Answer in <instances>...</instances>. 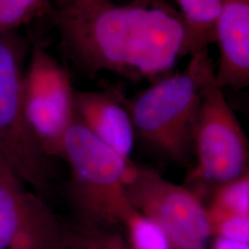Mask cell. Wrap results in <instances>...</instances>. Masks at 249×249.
Returning <instances> with one entry per match:
<instances>
[{
  "label": "cell",
  "mask_w": 249,
  "mask_h": 249,
  "mask_svg": "<svg viewBox=\"0 0 249 249\" xmlns=\"http://www.w3.org/2000/svg\"><path fill=\"white\" fill-rule=\"evenodd\" d=\"M48 14L65 53L89 76L109 71L153 82L170 74L183 56L185 29L178 10L169 4L141 8L112 3L84 11L67 2Z\"/></svg>",
  "instance_id": "obj_1"
},
{
  "label": "cell",
  "mask_w": 249,
  "mask_h": 249,
  "mask_svg": "<svg viewBox=\"0 0 249 249\" xmlns=\"http://www.w3.org/2000/svg\"><path fill=\"white\" fill-rule=\"evenodd\" d=\"M190 56L184 71L154 80L133 98L125 99L136 136L179 163H187L193 154L202 76L213 61L209 49Z\"/></svg>",
  "instance_id": "obj_2"
},
{
  "label": "cell",
  "mask_w": 249,
  "mask_h": 249,
  "mask_svg": "<svg viewBox=\"0 0 249 249\" xmlns=\"http://www.w3.org/2000/svg\"><path fill=\"white\" fill-rule=\"evenodd\" d=\"M60 157L71 168L68 194L77 223L123 225L134 209L124 190L132 160L101 142L78 116L66 134Z\"/></svg>",
  "instance_id": "obj_3"
},
{
  "label": "cell",
  "mask_w": 249,
  "mask_h": 249,
  "mask_svg": "<svg viewBox=\"0 0 249 249\" xmlns=\"http://www.w3.org/2000/svg\"><path fill=\"white\" fill-rule=\"evenodd\" d=\"M196 163L187 184L212 192L214 187L249 172V142L215 78V66L207 65L201 81L199 107L193 138Z\"/></svg>",
  "instance_id": "obj_4"
},
{
  "label": "cell",
  "mask_w": 249,
  "mask_h": 249,
  "mask_svg": "<svg viewBox=\"0 0 249 249\" xmlns=\"http://www.w3.org/2000/svg\"><path fill=\"white\" fill-rule=\"evenodd\" d=\"M25 51L16 32L0 35V158L27 187L46 198L52 188L51 158L24 116Z\"/></svg>",
  "instance_id": "obj_5"
},
{
  "label": "cell",
  "mask_w": 249,
  "mask_h": 249,
  "mask_svg": "<svg viewBox=\"0 0 249 249\" xmlns=\"http://www.w3.org/2000/svg\"><path fill=\"white\" fill-rule=\"evenodd\" d=\"M124 190L129 203L160 228L172 249H211L204 202L192 189L131 161Z\"/></svg>",
  "instance_id": "obj_6"
},
{
  "label": "cell",
  "mask_w": 249,
  "mask_h": 249,
  "mask_svg": "<svg viewBox=\"0 0 249 249\" xmlns=\"http://www.w3.org/2000/svg\"><path fill=\"white\" fill-rule=\"evenodd\" d=\"M23 111L47 156H61L64 139L77 117L75 91L69 73L41 47L34 50L25 71Z\"/></svg>",
  "instance_id": "obj_7"
},
{
  "label": "cell",
  "mask_w": 249,
  "mask_h": 249,
  "mask_svg": "<svg viewBox=\"0 0 249 249\" xmlns=\"http://www.w3.org/2000/svg\"><path fill=\"white\" fill-rule=\"evenodd\" d=\"M71 231L45 196L0 170V249H68Z\"/></svg>",
  "instance_id": "obj_8"
},
{
  "label": "cell",
  "mask_w": 249,
  "mask_h": 249,
  "mask_svg": "<svg viewBox=\"0 0 249 249\" xmlns=\"http://www.w3.org/2000/svg\"><path fill=\"white\" fill-rule=\"evenodd\" d=\"M119 88L75 91L76 114L91 133L125 160H130L136 133Z\"/></svg>",
  "instance_id": "obj_9"
},
{
  "label": "cell",
  "mask_w": 249,
  "mask_h": 249,
  "mask_svg": "<svg viewBox=\"0 0 249 249\" xmlns=\"http://www.w3.org/2000/svg\"><path fill=\"white\" fill-rule=\"evenodd\" d=\"M220 60L215 78L222 88L249 85V0H221L215 28Z\"/></svg>",
  "instance_id": "obj_10"
},
{
  "label": "cell",
  "mask_w": 249,
  "mask_h": 249,
  "mask_svg": "<svg viewBox=\"0 0 249 249\" xmlns=\"http://www.w3.org/2000/svg\"><path fill=\"white\" fill-rule=\"evenodd\" d=\"M185 29L182 55H192L215 44L221 0H174Z\"/></svg>",
  "instance_id": "obj_11"
},
{
  "label": "cell",
  "mask_w": 249,
  "mask_h": 249,
  "mask_svg": "<svg viewBox=\"0 0 249 249\" xmlns=\"http://www.w3.org/2000/svg\"><path fill=\"white\" fill-rule=\"evenodd\" d=\"M68 249H129L123 225L77 223Z\"/></svg>",
  "instance_id": "obj_12"
},
{
  "label": "cell",
  "mask_w": 249,
  "mask_h": 249,
  "mask_svg": "<svg viewBox=\"0 0 249 249\" xmlns=\"http://www.w3.org/2000/svg\"><path fill=\"white\" fill-rule=\"evenodd\" d=\"M211 193L210 203L205 205L208 217L249 215V172L214 187Z\"/></svg>",
  "instance_id": "obj_13"
},
{
  "label": "cell",
  "mask_w": 249,
  "mask_h": 249,
  "mask_svg": "<svg viewBox=\"0 0 249 249\" xmlns=\"http://www.w3.org/2000/svg\"><path fill=\"white\" fill-rule=\"evenodd\" d=\"M52 0H0V35L16 32L41 15L48 14ZM58 5L69 0H55Z\"/></svg>",
  "instance_id": "obj_14"
},
{
  "label": "cell",
  "mask_w": 249,
  "mask_h": 249,
  "mask_svg": "<svg viewBox=\"0 0 249 249\" xmlns=\"http://www.w3.org/2000/svg\"><path fill=\"white\" fill-rule=\"evenodd\" d=\"M129 249H172L160 228L133 209L123 222Z\"/></svg>",
  "instance_id": "obj_15"
},
{
  "label": "cell",
  "mask_w": 249,
  "mask_h": 249,
  "mask_svg": "<svg viewBox=\"0 0 249 249\" xmlns=\"http://www.w3.org/2000/svg\"><path fill=\"white\" fill-rule=\"evenodd\" d=\"M76 9L84 11H93L108 7L112 4L110 0H69Z\"/></svg>",
  "instance_id": "obj_16"
},
{
  "label": "cell",
  "mask_w": 249,
  "mask_h": 249,
  "mask_svg": "<svg viewBox=\"0 0 249 249\" xmlns=\"http://www.w3.org/2000/svg\"><path fill=\"white\" fill-rule=\"evenodd\" d=\"M211 249H249V244L228 240L222 237H213Z\"/></svg>",
  "instance_id": "obj_17"
},
{
  "label": "cell",
  "mask_w": 249,
  "mask_h": 249,
  "mask_svg": "<svg viewBox=\"0 0 249 249\" xmlns=\"http://www.w3.org/2000/svg\"><path fill=\"white\" fill-rule=\"evenodd\" d=\"M5 166H7V165L4 163V161L1 160V158H0V170L2 169V168H4Z\"/></svg>",
  "instance_id": "obj_18"
}]
</instances>
